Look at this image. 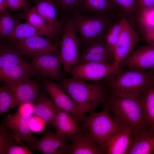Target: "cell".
Returning a JSON list of instances; mask_svg holds the SVG:
<instances>
[{
    "mask_svg": "<svg viewBox=\"0 0 154 154\" xmlns=\"http://www.w3.org/2000/svg\"><path fill=\"white\" fill-rule=\"evenodd\" d=\"M28 144L30 150L35 149L46 154H68L70 146L67 137L54 133L49 125L39 140Z\"/></svg>",
    "mask_w": 154,
    "mask_h": 154,
    "instance_id": "cell-12",
    "label": "cell"
},
{
    "mask_svg": "<svg viewBox=\"0 0 154 154\" xmlns=\"http://www.w3.org/2000/svg\"><path fill=\"white\" fill-rule=\"evenodd\" d=\"M19 106L17 111L21 114H28L31 115L35 114V104L34 103H25Z\"/></svg>",
    "mask_w": 154,
    "mask_h": 154,
    "instance_id": "cell-38",
    "label": "cell"
},
{
    "mask_svg": "<svg viewBox=\"0 0 154 154\" xmlns=\"http://www.w3.org/2000/svg\"><path fill=\"white\" fill-rule=\"evenodd\" d=\"M137 1L138 13L142 11L154 6V0H137Z\"/></svg>",
    "mask_w": 154,
    "mask_h": 154,
    "instance_id": "cell-39",
    "label": "cell"
},
{
    "mask_svg": "<svg viewBox=\"0 0 154 154\" xmlns=\"http://www.w3.org/2000/svg\"><path fill=\"white\" fill-rule=\"evenodd\" d=\"M44 35L43 32L36 29L30 24L23 23L18 21L11 32L4 39L15 42L31 37Z\"/></svg>",
    "mask_w": 154,
    "mask_h": 154,
    "instance_id": "cell-28",
    "label": "cell"
},
{
    "mask_svg": "<svg viewBox=\"0 0 154 154\" xmlns=\"http://www.w3.org/2000/svg\"><path fill=\"white\" fill-rule=\"evenodd\" d=\"M62 29L60 35L59 54L65 72L71 73L72 68L77 65L80 59L79 44L76 32L69 16L60 17Z\"/></svg>",
    "mask_w": 154,
    "mask_h": 154,
    "instance_id": "cell-6",
    "label": "cell"
},
{
    "mask_svg": "<svg viewBox=\"0 0 154 154\" xmlns=\"http://www.w3.org/2000/svg\"><path fill=\"white\" fill-rule=\"evenodd\" d=\"M32 7L45 21L54 35L59 38L62 29L60 18H56L57 10L51 0H40Z\"/></svg>",
    "mask_w": 154,
    "mask_h": 154,
    "instance_id": "cell-20",
    "label": "cell"
},
{
    "mask_svg": "<svg viewBox=\"0 0 154 154\" xmlns=\"http://www.w3.org/2000/svg\"><path fill=\"white\" fill-rule=\"evenodd\" d=\"M9 8L12 11L23 10L27 12L31 8V0H6Z\"/></svg>",
    "mask_w": 154,
    "mask_h": 154,
    "instance_id": "cell-36",
    "label": "cell"
},
{
    "mask_svg": "<svg viewBox=\"0 0 154 154\" xmlns=\"http://www.w3.org/2000/svg\"><path fill=\"white\" fill-rule=\"evenodd\" d=\"M110 94L136 99L149 87L153 85L151 70L146 71L119 66L114 73L103 79Z\"/></svg>",
    "mask_w": 154,
    "mask_h": 154,
    "instance_id": "cell-1",
    "label": "cell"
},
{
    "mask_svg": "<svg viewBox=\"0 0 154 154\" xmlns=\"http://www.w3.org/2000/svg\"><path fill=\"white\" fill-rule=\"evenodd\" d=\"M143 108L146 117L147 126L154 129V86H151L137 98Z\"/></svg>",
    "mask_w": 154,
    "mask_h": 154,
    "instance_id": "cell-29",
    "label": "cell"
},
{
    "mask_svg": "<svg viewBox=\"0 0 154 154\" xmlns=\"http://www.w3.org/2000/svg\"><path fill=\"white\" fill-rule=\"evenodd\" d=\"M35 104V114L44 119L50 126L54 127L57 106L52 100L42 93Z\"/></svg>",
    "mask_w": 154,
    "mask_h": 154,
    "instance_id": "cell-25",
    "label": "cell"
},
{
    "mask_svg": "<svg viewBox=\"0 0 154 154\" xmlns=\"http://www.w3.org/2000/svg\"><path fill=\"white\" fill-rule=\"evenodd\" d=\"M15 17L7 10L0 13V38L1 40L5 39L13 29L18 21Z\"/></svg>",
    "mask_w": 154,
    "mask_h": 154,
    "instance_id": "cell-32",
    "label": "cell"
},
{
    "mask_svg": "<svg viewBox=\"0 0 154 154\" xmlns=\"http://www.w3.org/2000/svg\"><path fill=\"white\" fill-rule=\"evenodd\" d=\"M77 122L69 112L57 107L54 121L57 133L68 137L82 132Z\"/></svg>",
    "mask_w": 154,
    "mask_h": 154,
    "instance_id": "cell-23",
    "label": "cell"
},
{
    "mask_svg": "<svg viewBox=\"0 0 154 154\" xmlns=\"http://www.w3.org/2000/svg\"><path fill=\"white\" fill-rule=\"evenodd\" d=\"M123 16L132 25L135 24L138 13L137 0H113Z\"/></svg>",
    "mask_w": 154,
    "mask_h": 154,
    "instance_id": "cell-30",
    "label": "cell"
},
{
    "mask_svg": "<svg viewBox=\"0 0 154 154\" xmlns=\"http://www.w3.org/2000/svg\"><path fill=\"white\" fill-rule=\"evenodd\" d=\"M143 37L149 44L154 46V30L143 34Z\"/></svg>",
    "mask_w": 154,
    "mask_h": 154,
    "instance_id": "cell-40",
    "label": "cell"
},
{
    "mask_svg": "<svg viewBox=\"0 0 154 154\" xmlns=\"http://www.w3.org/2000/svg\"><path fill=\"white\" fill-rule=\"evenodd\" d=\"M151 71L152 75V77L153 78V85L154 86V68H153L152 69H151Z\"/></svg>",
    "mask_w": 154,
    "mask_h": 154,
    "instance_id": "cell-42",
    "label": "cell"
},
{
    "mask_svg": "<svg viewBox=\"0 0 154 154\" xmlns=\"http://www.w3.org/2000/svg\"><path fill=\"white\" fill-rule=\"evenodd\" d=\"M135 24L140 28L143 34L154 30V6L138 13Z\"/></svg>",
    "mask_w": 154,
    "mask_h": 154,
    "instance_id": "cell-31",
    "label": "cell"
},
{
    "mask_svg": "<svg viewBox=\"0 0 154 154\" xmlns=\"http://www.w3.org/2000/svg\"><path fill=\"white\" fill-rule=\"evenodd\" d=\"M82 123L83 128L88 131L103 150L108 139L122 131L104 105L100 112H96L94 110L90 112L86 120Z\"/></svg>",
    "mask_w": 154,
    "mask_h": 154,
    "instance_id": "cell-5",
    "label": "cell"
},
{
    "mask_svg": "<svg viewBox=\"0 0 154 154\" xmlns=\"http://www.w3.org/2000/svg\"><path fill=\"white\" fill-rule=\"evenodd\" d=\"M103 104L112 113L121 130L131 129L137 131L146 128L147 122L144 111L138 99L110 94Z\"/></svg>",
    "mask_w": 154,
    "mask_h": 154,
    "instance_id": "cell-3",
    "label": "cell"
},
{
    "mask_svg": "<svg viewBox=\"0 0 154 154\" xmlns=\"http://www.w3.org/2000/svg\"><path fill=\"white\" fill-rule=\"evenodd\" d=\"M39 77L59 82L64 77L62 64L59 55L50 53L37 54L33 58L30 64Z\"/></svg>",
    "mask_w": 154,
    "mask_h": 154,
    "instance_id": "cell-9",
    "label": "cell"
},
{
    "mask_svg": "<svg viewBox=\"0 0 154 154\" xmlns=\"http://www.w3.org/2000/svg\"><path fill=\"white\" fill-rule=\"evenodd\" d=\"M0 45V68L7 65L21 66L31 72L34 76L39 77L30 64L24 61L9 41L2 40Z\"/></svg>",
    "mask_w": 154,
    "mask_h": 154,
    "instance_id": "cell-22",
    "label": "cell"
},
{
    "mask_svg": "<svg viewBox=\"0 0 154 154\" xmlns=\"http://www.w3.org/2000/svg\"><path fill=\"white\" fill-rule=\"evenodd\" d=\"M31 115L22 114L17 111L13 115L9 114L4 118V125L12 130L14 137L21 141L29 143L37 140L33 136L29 128Z\"/></svg>",
    "mask_w": 154,
    "mask_h": 154,
    "instance_id": "cell-15",
    "label": "cell"
},
{
    "mask_svg": "<svg viewBox=\"0 0 154 154\" xmlns=\"http://www.w3.org/2000/svg\"><path fill=\"white\" fill-rule=\"evenodd\" d=\"M17 106L13 94L3 87L0 88V115L7 112L10 108Z\"/></svg>",
    "mask_w": 154,
    "mask_h": 154,
    "instance_id": "cell-34",
    "label": "cell"
},
{
    "mask_svg": "<svg viewBox=\"0 0 154 154\" xmlns=\"http://www.w3.org/2000/svg\"><path fill=\"white\" fill-rule=\"evenodd\" d=\"M21 142L15 139L14 132L9 128L4 125L0 126V154H34L23 144L19 145Z\"/></svg>",
    "mask_w": 154,
    "mask_h": 154,
    "instance_id": "cell-21",
    "label": "cell"
},
{
    "mask_svg": "<svg viewBox=\"0 0 154 154\" xmlns=\"http://www.w3.org/2000/svg\"><path fill=\"white\" fill-rule=\"evenodd\" d=\"M68 138L72 143L68 154H105L88 132L82 131Z\"/></svg>",
    "mask_w": 154,
    "mask_h": 154,
    "instance_id": "cell-18",
    "label": "cell"
},
{
    "mask_svg": "<svg viewBox=\"0 0 154 154\" xmlns=\"http://www.w3.org/2000/svg\"><path fill=\"white\" fill-rule=\"evenodd\" d=\"M19 14L21 18L25 19L26 23L44 33L51 40H55L56 45H59L60 40L54 35L44 19L32 8L27 12H23Z\"/></svg>",
    "mask_w": 154,
    "mask_h": 154,
    "instance_id": "cell-27",
    "label": "cell"
},
{
    "mask_svg": "<svg viewBox=\"0 0 154 154\" xmlns=\"http://www.w3.org/2000/svg\"><path fill=\"white\" fill-rule=\"evenodd\" d=\"M33 76L31 72L19 66L7 65L0 68V81L5 82V86H11Z\"/></svg>",
    "mask_w": 154,
    "mask_h": 154,
    "instance_id": "cell-26",
    "label": "cell"
},
{
    "mask_svg": "<svg viewBox=\"0 0 154 154\" xmlns=\"http://www.w3.org/2000/svg\"><path fill=\"white\" fill-rule=\"evenodd\" d=\"M46 122L44 119L37 115L31 116L29 123L30 130L34 132H41Z\"/></svg>",
    "mask_w": 154,
    "mask_h": 154,
    "instance_id": "cell-37",
    "label": "cell"
},
{
    "mask_svg": "<svg viewBox=\"0 0 154 154\" xmlns=\"http://www.w3.org/2000/svg\"><path fill=\"white\" fill-rule=\"evenodd\" d=\"M9 42L21 56L28 58L43 53L59 54L58 46L47 37L36 35L15 42Z\"/></svg>",
    "mask_w": 154,
    "mask_h": 154,
    "instance_id": "cell-7",
    "label": "cell"
},
{
    "mask_svg": "<svg viewBox=\"0 0 154 154\" xmlns=\"http://www.w3.org/2000/svg\"><path fill=\"white\" fill-rule=\"evenodd\" d=\"M63 90L85 113L94 110L103 104L110 94L103 82L90 84L71 77L63 78L59 82Z\"/></svg>",
    "mask_w": 154,
    "mask_h": 154,
    "instance_id": "cell-2",
    "label": "cell"
},
{
    "mask_svg": "<svg viewBox=\"0 0 154 154\" xmlns=\"http://www.w3.org/2000/svg\"><path fill=\"white\" fill-rule=\"evenodd\" d=\"M133 131L131 129L125 130L112 136L104 148L105 153L126 154Z\"/></svg>",
    "mask_w": 154,
    "mask_h": 154,
    "instance_id": "cell-24",
    "label": "cell"
},
{
    "mask_svg": "<svg viewBox=\"0 0 154 154\" xmlns=\"http://www.w3.org/2000/svg\"><path fill=\"white\" fill-rule=\"evenodd\" d=\"M30 78L11 86L3 88L14 95L17 106L26 103H35L42 93L40 84L37 80Z\"/></svg>",
    "mask_w": 154,
    "mask_h": 154,
    "instance_id": "cell-13",
    "label": "cell"
},
{
    "mask_svg": "<svg viewBox=\"0 0 154 154\" xmlns=\"http://www.w3.org/2000/svg\"><path fill=\"white\" fill-rule=\"evenodd\" d=\"M75 9L84 14L93 15L110 13L122 15L113 0H80Z\"/></svg>",
    "mask_w": 154,
    "mask_h": 154,
    "instance_id": "cell-19",
    "label": "cell"
},
{
    "mask_svg": "<svg viewBox=\"0 0 154 154\" xmlns=\"http://www.w3.org/2000/svg\"><path fill=\"white\" fill-rule=\"evenodd\" d=\"M39 0H31V1H33L34 3L36 1H39Z\"/></svg>",
    "mask_w": 154,
    "mask_h": 154,
    "instance_id": "cell-43",
    "label": "cell"
},
{
    "mask_svg": "<svg viewBox=\"0 0 154 154\" xmlns=\"http://www.w3.org/2000/svg\"><path fill=\"white\" fill-rule=\"evenodd\" d=\"M122 15L111 26L106 32L104 38V42L113 51L117 43L122 29Z\"/></svg>",
    "mask_w": 154,
    "mask_h": 154,
    "instance_id": "cell-33",
    "label": "cell"
},
{
    "mask_svg": "<svg viewBox=\"0 0 154 154\" xmlns=\"http://www.w3.org/2000/svg\"><path fill=\"white\" fill-rule=\"evenodd\" d=\"M71 12L69 16L76 33L79 34V45L82 47L94 42L104 41L108 30L122 15L116 13L90 15L76 9Z\"/></svg>",
    "mask_w": 154,
    "mask_h": 154,
    "instance_id": "cell-4",
    "label": "cell"
},
{
    "mask_svg": "<svg viewBox=\"0 0 154 154\" xmlns=\"http://www.w3.org/2000/svg\"><path fill=\"white\" fill-rule=\"evenodd\" d=\"M126 154H154V129L133 131Z\"/></svg>",
    "mask_w": 154,
    "mask_h": 154,
    "instance_id": "cell-17",
    "label": "cell"
},
{
    "mask_svg": "<svg viewBox=\"0 0 154 154\" xmlns=\"http://www.w3.org/2000/svg\"><path fill=\"white\" fill-rule=\"evenodd\" d=\"M122 27L116 46L113 50L114 64L119 67L122 62L134 50L140 40L137 33L132 25L122 15Z\"/></svg>",
    "mask_w": 154,
    "mask_h": 154,
    "instance_id": "cell-11",
    "label": "cell"
},
{
    "mask_svg": "<svg viewBox=\"0 0 154 154\" xmlns=\"http://www.w3.org/2000/svg\"><path fill=\"white\" fill-rule=\"evenodd\" d=\"M8 8L9 5L6 0H0V13L7 10Z\"/></svg>",
    "mask_w": 154,
    "mask_h": 154,
    "instance_id": "cell-41",
    "label": "cell"
},
{
    "mask_svg": "<svg viewBox=\"0 0 154 154\" xmlns=\"http://www.w3.org/2000/svg\"><path fill=\"white\" fill-rule=\"evenodd\" d=\"M53 3L57 11L67 12L75 9L80 0H51Z\"/></svg>",
    "mask_w": 154,
    "mask_h": 154,
    "instance_id": "cell-35",
    "label": "cell"
},
{
    "mask_svg": "<svg viewBox=\"0 0 154 154\" xmlns=\"http://www.w3.org/2000/svg\"><path fill=\"white\" fill-rule=\"evenodd\" d=\"M119 67L114 64L91 62L78 64L74 66L72 77L85 81L99 82L115 72Z\"/></svg>",
    "mask_w": 154,
    "mask_h": 154,
    "instance_id": "cell-10",
    "label": "cell"
},
{
    "mask_svg": "<svg viewBox=\"0 0 154 154\" xmlns=\"http://www.w3.org/2000/svg\"><path fill=\"white\" fill-rule=\"evenodd\" d=\"M44 89L58 108L69 112L77 121L83 123L87 117L63 90L59 84L43 78Z\"/></svg>",
    "mask_w": 154,
    "mask_h": 154,
    "instance_id": "cell-8",
    "label": "cell"
},
{
    "mask_svg": "<svg viewBox=\"0 0 154 154\" xmlns=\"http://www.w3.org/2000/svg\"><path fill=\"white\" fill-rule=\"evenodd\" d=\"M122 68L145 71L154 68V46L149 44L138 47L120 63Z\"/></svg>",
    "mask_w": 154,
    "mask_h": 154,
    "instance_id": "cell-14",
    "label": "cell"
},
{
    "mask_svg": "<svg viewBox=\"0 0 154 154\" xmlns=\"http://www.w3.org/2000/svg\"><path fill=\"white\" fill-rule=\"evenodd\" d=\"M82 47L78 64L91 62L115 63L113 52L104 41L94 42Z\"/></svg>",
    "mask_w": 154,
    "mask_h": 154,
    "instance_id": "cell-16",
    "label": "cell"
}]
</instances>
